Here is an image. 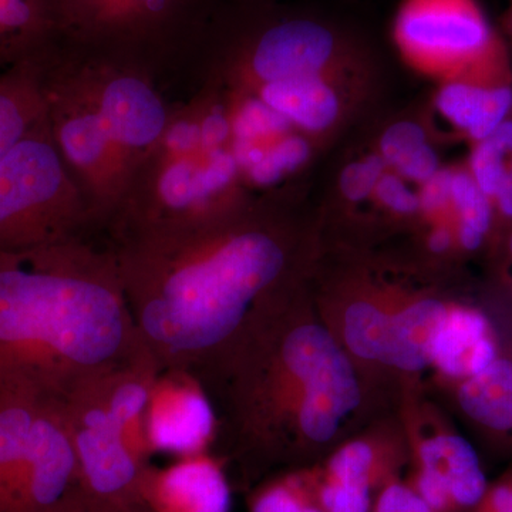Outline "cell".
<instances>
[{
    "label": "cell",
    "mask_w": 512,
    "mask_h": 512,
    "mask_svg": "<svg viewBox=\"0 0 512 512\" xmlns=\"http://www.w3.org/2000/svg\"><path fill=\"white\" fill-rule=\"evenodd\" d=\"M227 217L119 228L111 249L148 352L207 390L278 318L272 296L288 268L278 234Z\"/></svg>",
    "instance_id": "obj_1"
},
{
    "label": "cell",
    "mask_w": 512,
    "mask_h": 512,
    "mask_svg": "<svg viewBox=\"0 0 512 512\" xmlns=\"http://www.w3.org/2000/svg\"><path fill=\"white\" fill-rule=\"evenodd\" d=\"M146 350L111 249L76 235L0 254V389L63 396Z\"/></svg>",
    "instance_id": "obj_2"
},
{
    "label": "cell",
    "mask_w": 512,
    "mask_h": 512,
    "mask_svg": "<svg viewBox=\"0 0 512 512\" xmlns=\"http://www.w3.org/2000/svg\"><path fill=\"white\" fill-rule=\"evenodd\" d=\"M89 217L46 119L0 161V254L76 237Z\"/></svg>",
    "instance_id": "obj_3"
},
{
    "label": "cell",
    "mask_w": 512,
    "mask_h": 512,
    "mask_svg": "<svg viewBox=\"0 0 512 512\" xmlns=\"http://www.w3.org/2000/svg\"><path fill=\"white\" fill-rule=\"evenodd\" d=\"M394 42L404 59L444 80L510 83L503 40L477 0H403Z\"/></svg>",
    "instance_id": "obj_4"
},
{
    "label": "cell",
    "mask_w": 512,
    "mask_h": 512,
    "mask_svg": "<svg viewBox=\"0 0 512 512\" xmlns=\"http://www.w3.org/2000/svg\"><path fill=\"white\" fill-rule=\"evenodd\" d=\"M106 373L77 383L62 396L82 488L94 500L141 503L140 483L148 460L111 412L104 390Z\"/></svg>",
    "instance_id": "obj_5"
},
{
    "label": "cell",
    "mask_w": 512,
    "mask_h": 512,
    "mask_svg": "<svg viewBox=\"0 0 512 512\" xmlns=\"http://www.w3.org/2000/svg\"><path fill=\"white\" fill-rule=\"evenodd\" d=\"M83 493L62 396L42 394L18 512H64Z\"/></svg>",
    "instance_id": "obj_6"
},
{
    "label": "cell",
    "mask_w": 512,
    "mask_h": 512,
    "mask_svg": "<svg viewBox=\"0 0 512 512\" xmlns=\"http://www.w3.org/2000/svg\"><path fill=\"white\" fill-rule=\"evenodd\" d=\"M217 434L207 387L183 370H161L144 414L148 454L183 457L205 453Z\"/></svg>",
    "instance_id": "obj_7"
},
{
    "label": "cell",
    "mask_w": 512,
    "mask_h": 512,
    "mask_svg": "<svg viewBox=\"0 0 512 512\" xmlns=\"http://www.w3.org/2000/svg\"><path fill=\"white\" fill-rule=\"evenodd\" d=\"M348 57L338 30L318 19L281 20L256 36L244 64L259 83L326 76Z\"/></svg>",
    "instance_id": "obj_8"
},
{
    "label": "cell",
    "mask_w": 512,
    "mask_h": 512,
    "mask_svg": "<svg viewBox=\"0 0 512 512\" xmlns=\"http://www.w3.org/2000/svg\"><path fill=\"white\" fill-rule=\"evenodd\" d=\"M140 500L151 512H229L231 488L220 461L205 451L165 467L148 464Z\"/></svg>",
    "instance_id": "obj_9"
},
{
    "label": "cell",
    "mask_w": 512,
    "mask_h": 512,
    "mask_svg": "<svg viewBox=\"0 0 512 512\" xmlns=\"http://www.w3.org/2000/svg\"><path fill=\"white\" fill-rule=\"evenodd\" d=\"M90 96L104 126L121 153L133 163L160 143L168 117L156 90L133 74H113L103 84L90 87Z\"/></svg>",
    "instance_id": "obj_10"
},
{
    "label": "cell",
    "mask_w": 512,
    "mask_h": 512,
    "mask_svg": "<svg viewBox=\"0 0 512 512\" xmlns=\"http://www.w3.org/2000/svg\"><path fill=\"white\" fill-rule=\"evenodd\" d=\"M497 357V339L487 316L466 306H448L446 320L434 343L431 367L447 379L463 382L490 366Z\"/></svg>",
    "instance_id": "obj_11"
},
{
    "label": "cell",
    "mask_w": 512,
    "mask_h": 512,
    "mask_svg": "<svg viewBox=\"0 0 512 512\" xmlns=\"http://www.w3.org/2000/svg\"><path fill=\"white\" fill-rule=\"evenodd\" d=\"M414 466L439 478L457 512L476 510L488 490L487 478L473 446L456 433L417 437Z\"/></svg>",
    "instance_id": "obj_12"
},
{
    "label": "cell",
    "mask_w": 512,
    "mask_h": 512,
    "mask_svg": "<svg viewBox=\"0 0 512 512\" xmlns=\"http://www.w3.org/2000/svg\"><path fill=\"white\" fill-rule=\"evenodd\" d=\"M42 392L25 386L0 389V512H18L28 466L33 423Z\"/></svg>",
    "instance_id": "obj_13"
},
{
    "label": "cell",
    "mask_w": 512,
    "mask_h": 512,
    "mask_svg": "<svg viewBox=\"0 0 512 512\" xmlns=\"http://www.w3.org/2000/svg\"><path fill=\"white\" fill-rule=\"evenodd\" d=\"M436 109L474 144L480 143L510 119L512 86L510 83L447 80L437 93Z\"/></svg>",
    "instance_id": "obj_14"
},
{
    "label": "cell",
    "mask_w": 512,
    "mask_h": 512,
    "mask_svg": "<svg viewBox=\"0 0 512 512\" xmlns=\"http://www.w3.org/2000/svg\"><path fill=\"white\" fill-rule=\"evenodd\" d=\"M448 306L439 299L420 298L392 309L382 363L412 373L431 366Z\"/></svg>",
    "instance_id": "obj_15"
},
{
    "label": "cell",
    "mask_w": 512,
    "mask_h": 512,
    "mask_svg": "<svg viewBox=\"0 0 512 512\" xmlns=\"http://www.w3.org/2000/svg\"><path fill=\"white\" fill-rule=\"evenodd\" d=\"M46 119L39 59L0 70V161Z\"/></svg>",
    "instance_id": "obj_16"
},
{
    "label": "cell",
    "mask_w": 512,
    "mask_h": 512,
    "mask_svg": "<svg viewBox=\"0 0 512 512\" xmlns=\"http://www.w3.org/2000/svg\"><path fill=\"white\" fill-rule=\"evenodd\" d=\"M258 97L306 133H322L339 119L338 93L323 76L261 84Z\"/></svg>",
    "instance_id": "obj_17"
},
{
    "label": "cell",
    "mask_w": 512,
    "mask_h": 512,
    "mask_svg": "<svg viewBox=\"0 0 512 512\" xmlns=\"http://www.w3.org/2000/svg\"><path fill=\"white\" fill-rule=\"evenodd\" d=\"M402 454L383 441L360 439L343 444L320 467V477L332 483L377 493L397 476Z\"/></svg>",
    "instance_id": "obj_18"
},
{
    "label": "cell",
    "mask_w": 512,
    "mask_h": 512,
    "mask_svg": "<svg viewBox=\"0 0 512 512\" xmlns=\"http://www.w3.org/2000/svg\"><path fill=\"white\" fill-rule=\"evenodd\" d=\"M52 0H0V67L45 55Z\"/></svg>",
    "instance_id": "obj_19"
},
{
    "label": "cell",
    "mask_w": 512,
    "mask_h": 512,
    "mask_svg": "<svg viewBox=\"0 0 512 512\" xmlns=\"http://www.w3.org/2000/svg\"><path fill=\"white\" fill-rule=\"evenodd\" d=\"M458 403L471 420L485 429L512 431V360L497 357L477 375L460 382Z\"/></svg>",
    "instance_id": "obj_20"
},
{
    "label": "cell",
    "mask_w": 512,
    "mask_h": 512,
    "mask_svg": "<svg viewBox=\"0 0 512 512\" xmlns=\"http://www.w3.org/2000/svg\"><path fill=\"white\" fill-rule=\"evenodd\" d=\"M390 313L386 303L357 299L343 313L342 333L353 355L369 362L382 363L386 348Z\"/></svg>",
    "instance_id": "obj_21"
},
{
    "label": "cell",
    "mask_w": 512,
    "mask_h": 512,
    "mask_svg": "<svg viewBox=\"0 0 512 512\" xmlns=\"http://www.w3.org/2000/svg\"><path fill=\"white\" fill-rule=\"evenodd\" d=\"M234 140L252 141V143L269 144L291 133V124L281 114L276 113L265 101L256 97L239 106L231 120Z\"/></svg>",
    "instance_id": "obj_22"
},
{
    "label": "cell",
    "mask_w": 512,
    "mask_h": 512,
    "mask_svg": "<svg viewBox=\"0 0 512 512\" xmlns=\"http://www.w3.org/2000/svg\"><path fill=\"white\" fill-rule=\"evenodd\" d=\"M312 501L306 471H295L259 488L249 500V512H306Z\"/></svg>",
    "instance_id": "obj_23"
},
{
    "label": "cell",
    "mask_w": 512,
    "mask_h": 512,
    "mask_svg": "<svg viewBox=\"0 0 512 512\" xmlns=\"http://www.w3.org/2000/svg\"><path fill=\"white\" fill-rule=\"evenodd\" d=\"M453 224L467 225L487 235L493 224L494 210L467 170H453L451 177Z\"/></svg>",
    "instance_id": "obj_24"
},
{
    "label": "cell",
    "mask_w": 512,
    "mask_h": 512,
    "mask_svg": "<svg viewBox=\"0 0 512 512\" xmlns=\"http://www.w3.org/2000/svg\"><path fill=\"white\" fill-rule=\"evenodd\" d=\"M311 157L308 140L295 134H286L266 148L261 163L248 171L252 183L272 185L282 180L284 175L301 168Z\"/></svg>",
    "instance_id": "obj_25"
},
{
    "label": "cell",
    "mask_w": 512,
    "mask_h": 512,
    "mask_svg": "<svg viewBox=\"0 0 512 512\" xmlns=\"http://www.w3.org/2000/svg\"><path fill=\"white\" fill-rule=\"evenodd\" d=\"M309 484L313 498L323 512H370L373 505V493L359 488L346 487L332 483L319 476L315 468H308Z\"/></svg>",
    "instance_id": "obj_26"
},
{
    "label": "cell",
    "mask_w": 512,
    "mask_h": 512,
    "mask_svg": "<svg viewBox=\"0 0 512 512\" xmlns=\"http://www.w3.org/2000/svg\"><path fill=\"white\" fill-rule=\"evenodd\" d=\"M427 141L426 131L413 121H400L384 131L379 143V156L387 167L394 168L416 153Z\"/></svg>",
    "instance_id": "obj_27"
},
{
    "label": "cell",
    "mask_w": 512,
    "mask_h": 512,
    "mask_svg": "<svg viewBox=\"0 0 512 512\" xmlns=\"http://www.w3.org/2000/svg\"><path fill=\"white\" fill-rule=\"evenodd\" d=\"M386 171L387 165L379 154L353 161L340 175L339 187L343 197L352 202H360L372 197L377 183Z\"/></svg>",
    "instance_id": "obj_28"
},
{
    "label": "cell",
    "mask_w": 512,
    "mask_h": 512,
    "mask_svg": "<svg viewBox=\"0 0 512 512\" xmlns=\"http://www.w3.org/2000/svg\"><path fill=\"white\" fill-rule=\"evenodd\" d=\"M167 0H89L93 18L107 25H124L157 12Z\"/></svg>",
    "instance_id": "obj_29"
},
{
    "label": "cell",
    "mask_w": 512,
    "mask_h": 512,
    "mask_svg": "<svg viewBox=\"0 0 512 512\" xmlns=\"http://www.w3.org/2000/svg\"><path fill=\"white\" fill-rule=\"evenodd\" d=\"M451 177H453V170L441 168L429 181L420 185V211L430 220L453 222Z\"/></svg>",
    "instance_id": "obj_30"
},
{
    "label": "cell",
    "mask_w": 512,
    "mask_h": 512,
    "mask_svg": "<svg viewBox=\"0 0 512 512\" xmlns=\"http://www.w3.org/2000/svg\"><path fill=\"white\" fill-rule=\"evenodd\" d=\"M376 200L397 215H413L420 211L419 194L394 171H386L375 190Z\"/></svg>",
    "instance_id": "obj_31"
},
{
    "label": "cell",
    "mask_w": 512,
    "mask_h": 512,
    "mask_svg": "<svg viewBox=\"0 0 512 512\" xmlns=\"http://www.w3.org/2000/svg\"><path fill=\"white\" fill-rule=\"evenodd\" d=\"M370 512H431L406 481L394 477L376 493Z\"/></svg>",
    "instance_id": "obj_32"
},
{
    "label": "cell",
    "mask_w": 512,
    "mask_h": 512,
    "mask_svg": "<svg viewBox=\"0 0 512 512\" xmlns=\"http://www.w3.org/2000/svg\"><path fill=\"white\" fill-rule=\"evenodd\" d=\"M440 158L429 143L424 144L416 153L406 158L403 163L394 168V173L400 175L407 183L424 184L437 171H440Z\"/></svg>",
    "instance_id": "obj_33"
},
{
    "label": "cell",
    "mask_w": 512,
    "mask_h": 512,
    "mask_svg": "<svg viewBox=\"0 0 512 512\" xmlns=\"http://www.w3.org/2000/svg\"><path fill=\"white\" fill-rule=\"evenodd\" d=\"M474 512H512V477L488 487Z\"/></svg>",
    "instance_id": "obj_34"
},
{
    "label": "cell",
    "mask_w": 512,
    "mask_h": 512,
    "mask_svg": "<svg viewBox=\"0 0 512 512\" xmlns=\"http://www.w3.org/2000/svg\"><path fill=\"white\" fill-rule=\"evenodd\" d=\"M64 512H151L143 503H107L82 494Z\"/></svg>",
    "instance_id": "obj_35"
},
{
    "label": "cell",
    "mask_w": 512,
    "mask_h": 512,
    "mask_svg": "<svg viewBox=\"0 0 512 512\" xmlns=\"http://www.w3.org/2000/svg\"><path fill=\"white\" fill-rule=\"evenodd\" d=\"M429 249L434 254H444L456 245V234H454L453 222H436V227L431 229L427 238Z\"/></svg>",
    "instance_id": "obj_36"
},
{
    "label": "cell",
    "mask_w": 512,
    "mask_h": 512,
    "mask_svg": "<svg viewBox=\"0 0 512 512\" xmlns=\"http://www.w3.org/2000/svg\"><path fill=\"white\" fill-rule=\"evenodd\" d=\"M507 29H508V32H510V35L512 36V6H511L510 12H508V16H507Z\"/></svg>",
    "instance_id": "obj_37"
},
{
    "label": "cell",
    "mask_w": 512,
    "mask_h": 512,
    "mask_svg": "<svg viewBox=\"0 0 512 512\" xmlns=\"http://www.w3.org/2000/svg\"><path fill=\"white\" fill-rule=\"evenodd\" d=\"M508 251H510V255H511V258H512V234H511V237H510V241H508Z\"/></svg>",
    "instance_id": "obj_38"
}]
</instances>
